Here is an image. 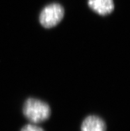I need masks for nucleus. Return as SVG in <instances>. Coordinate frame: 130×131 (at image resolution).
I'll return each instance as SVG.
<instances>
[{
  "mask_svg": "<svg viewBox=\"0 0 130 131\" xmlns=\"http://www.w3.org/2000/svg\"><path fill=\"white\" fill-rule=\"evenodd\" d=\"M80 130L81 131H106V125L100 117L90 115L83 121Z\"/></svg>",
  "mask_w": 130,
  "mask_h": 131,
  "instance_id": "nucleus-4",
  "label": "nucleus"
},
{
  "mask_svg": "<svg viewBox=\"0 0 130 131\" xmlns=\"http://www.w3.org/2000/svg\"><path fill=\"white\" fill-rule=\"evenodd\" d=\"M64 15V9L61 4L51 3L42 10L39 16V21L45 28H52L61 21Z\"/></svg>",
  "mask_w": 130,
  "mask_h": 131,
  "instance_id": "nucleus-2",
  "label": "nucleus"
},
{
  "mask_svg": "<svg viewBox=\"0 0 130 131\" xmlns=\"http://www.w3.org/2000/svg\"><path fill=\"white\" fill-rule=\"evenodd\" d=\"M20 131H44L41 127L35 124H28L23 126Z\"/></svg>",
  "mask_w": 130,
  "mask_h": 131,
  "instance_id": "nucleus-5",
  "label": "nucleus"
},
{
  "mask_svg": "<svg viewBox=\"0 0 130 131\" xmlns=\"http://www.w3.org/2000/svg\"><path fill=\"white\" fill-rule=\"evenodd\" d=\"M23 114L33 124L45 121L51 116V108L45 102L37 99L29 98L24 103Z\"/></svg>",
  "mask_w": 130,
  "mask_h": 131,
  "instance_id": "nucleus-1",
  "label": "nucleus"
},
{
  "mask_svg": "<svg viewBox=\"0 0 130 131\" xmlns=\"http://www.w3.org/2000/svg\"><path fill=\"white\" fill-rule=\"evenodd\" d=\"M89 7L100 15H107L114 9L113 0H88Z\"/></svg>",
  "mask_w": 130,
  "mask_h": 131,
  "instance_id": "nucleus-3",
  "label": "nucleus"
}]
</instances>
